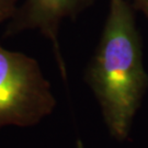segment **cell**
Instances as JSON below:
<instances>
[{"instance_id":"277c9868","label":"cell","mask_w":148,"mask_h":148,"mask_svg":"<svg viewBox=\"0 0 148 148\" xmlns=\"http://www.w3.org/2000/svg\"><path fill=\"white\" fill-rule=\"evenodd\" d=\"M19 0H0V23L11 20L18 10Z\"/></svg>"},{"instance_id":"5b68a950","label":"cell","mask_w":148,"mask_h":148,"mask_svg":"<svg viewBox=\"0 0 148 148\" xmlns=\"http://www.w3.org/2000/svg\"><path fill=\"white\" fill-rule=\"evenodd\" d=\"M136 8H138L140 11H143L148 18V0H134Z\"/></svg>"},{"instance_id":"6da1fadb","label":"cell","mask_w":148,"mask_h":148,"mask_svg":"<svg viewBox=\"0 0 148 148\" xmlns=\"http://www.w3.org/2000/svg\"><path fill=\"white\" fill-rule=\"evenodd\" d=\"M86 81L98 99L110 134L117 140L126 139L148 85L140 37L127 0H109L106 24Z\"/></svg>"},{"instance_id":"3957f363","label":"cell","mask_w":148,"mask_h":148,"mask_svg":"<svg viewBox=\"0 0 148 148\" xmlns=\"http://www.w3.org/2000/svg\"><path fill=\"white\" fill-rule=\"evenodd\" d=\"M93 0H25L18 8L7 27V35H13L25 30H38L53 44L54 53L62 77L67 73L58 44L60 23L66 18H74Z\"/></svg>"},{"instance_id":"7a4b0ae2","label":"cell","mask_w":148,"mask_h":148,"mask_svg":"<svg viewBox=\"0 0 148 148\" xmlns=\"http://www.w3.org/2000/svg\"><path fill=\"white\" fill-rule=\"evenodd\" d=\"M55 106L51 85L36 60L0 45V128L35 125Z\"/></svg>"}]
</instances>
